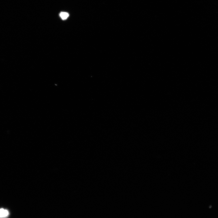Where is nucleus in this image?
I'll list each match as a JSON object with an SVG mask.
<instances>
[{
	"label": "nucleus",
	"instance_id": "f03ea898",
	"mask_svg": "<svg viewBox=\"0 0 218 218\" xmlns=\"http://www.w3.org/2000/svg\"><path fill=\"white\" fill-rule=\"evenodd\" d=\"M59 16L63 20H65L67 19L69 15L67 13L62 12L60 13Z\"/></svg>",
	"mask_w": 218,
	"mask_h": 218
},
{
	"label": "nucleus",
	"instance_id": "f257e3e1",
	"mask_svg": "<svg viewBox=\"0 0 218 218\" xmlns=\"http://www.w3.org/2000/svg\"><path fill=\"white\" fill-rule=\"evenodd\" d=\"M8 211L3 208L0 209V218H4L7 217L9 215Z\"/></svg>",
	"mask_w": 218,
	"mask_h": 218
}]
</instances>
